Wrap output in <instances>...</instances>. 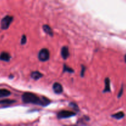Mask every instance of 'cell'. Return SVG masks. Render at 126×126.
Segmentation results:
<instances>
[{"label":"cell","mask_w":126,"mask_h":126,"mask_svg":"<svg viewBox=\"0 0 126 126\" xmlns=\"http://www.w3.org/2000/svg\"><path fill=\"white\" fill-rule=\"evenodd\" d=\"M15 102H16V100H14L4 99L2 100H0V105H9L15 103Z\"/></svg>","instance_id":"obj_11"},{"label":"cell","mask_w":126,"mask_h":126,"mask_svg":"<svg viewBox=\"0 0 126 126\" xmlns=\"http://www.w3.org/2000/svg\"><path fill=\"white\" fill-rule=\"evenodd\" d=\"M63 67V72H69V73H74V70L71 69V68L68 67L66 65H64Z\"/></svg>","instance_id":"obj_14"},{"label":"cell","mask_w":126,"mask_h":126,"mask_svg":"<svg viewBox=\"0 0 126 126\" xmlns=\"http://www.w3.org/2000/svg\"><path fill=\"white\" fill-rule=\"evenodd\" d=\"M123 87H122L121 89V91H120V92H119V94H118V97H121L122 94H123Z\"/></svg>","instance_id":"obj_18"},{"label":"cell","mask_w":126,"mask_h":126,"mask_svg":"<svg viewBox=\"0 0 126 126\" xmlns=\"http://www.w3.org/2000/svg\"><path fill=\"white\" fill-rule=\"evenodd\" d=\"M61 55L62 58L65 60L68 59L69 56H70V52H69V49L67 47L64 46L62 48L61 50Z\"/></svg>","instance_id":"obj_7"},{"label":"cell","mask_w":126,"mask_h":126,"mask_svg":"<svg viewBox=\"0 0 126 126\" xmlns=\"http://www.w3.org/2000/svg\"><path fill=\"white\" fill-rule=\"evenodd\" d=\"M13 16H8V15L4 16L1 19V23H0V27H1V29L4 30H6L8 29L9 26L11 25V23L13 21Z\"/></svg>","instance_id":"obj_2"},{"label":"cell","mask_w":126,"mask_h":126,"mask_svg":"<svg viewBox=\"0 0 126 126\" xmlns=\"http://www.w3.org/2000/svg\"><path fill=\"white\" fill-rule=\"evenodd\" d=\"M11 94V92L6 89H0V98L8 97Z\"/></svg>","instance_id":"obj_10"},{"label":"cell","mask_w":126,"mask_h":126,"mask_svg":"<svg viewBox=\"0 0 126 126\" xmlns=\"http://www.w3.org/2000/svg\"><path fill=\"white\" fill-rule=\"evenodd\" d=\"M105 87L104 90H103V92H110V81L108 78L105 79Z\"/></svg>","instance_id":"obj_12"},{"label":"cell","mask_w":126,"mask_h":126,"mask_svg":"<svg viewBox=\"0 0 126 126\" xmlns=\"http://www.w3.org/2000/svg\"><path fill=\"white\" fill-rule=\"evenodd\" d=\"M27 42V38H26L25 35H23L22 37V39H21V44L23 45L25 44Z\"/></svg>","instance_id":"obj_16"},{"label":"cell","mask_w":126,"mask_h":126,"mask_svg":"<svg viewBox=\"0 0 126 126\" xmlns=\"http://www.w3.org/2000/svg\"><path fill=\"white\" fill-rule=\"evenodd\" d=\"M124 59H125V62H126V55H125V57H124Z\"/></svg>","instance_id":"obj_19"},{"label":"cell","mask_w":126,"mask_h":126,"mask_svg":"<svg viewBox=\"0 0 126 126\" xmlns=\"http://www.w3.org/2000/svg\"><path fill=\"white\" fill-rule=\"evenodd\" d=\"M85 67L84 66H82V70H81V76H84V71H85Z\"/></svg>","instance_id":"obj_17"},{"label":"cell","mask_w":126,"mask_h":126,"mask_svg":"<svg viewBox=\"0 0 126 126\" xmlns=\"http://www.w3.org/2000/svg\"><path fill=\"white\" fill-rule=\"evenodd\" d=\"M70 107H71V108H73V109L75 110V111H79V108H78V105L76 104V103H70Z\"/></svg>","instance_id":"obj_15"},{"label":"cell","mask_w":126,"mask_h":126,"mask_svg":"<svg viewBox=\"0 0 126 126\" xmlns=\"http://www.w3.org/2000/svg\"><path fill=\"white\" fill-rule=\"evenodd\" d=\"M111 116L116 119H122V118H124V113H123V112L121 111V112H119V113H116V114H113Z\"/></svg>","instance_id":"obj_13"},{"label":"cell","mask_w":126,"mask_h":126,"mask_svg":"<svg viewBox=\"0 0 126 126\" xmlns=\"http://www.w3.org/2000/svg\"><path fill=\"white\" fill-rule=\"evenodd\" d=\"M50 57V53L47 49H42L38 54V59L41 62L47 61Z\"/></svg>","instance_id":"obj_3"},{"label":"cell","mask_w":126,"mask_h":126,"mask_svg":"<svg viewBox=\"0 0 126 126\" xmlns=\"http://www.w3.org/2000/svg\"><path fill=\"white\" fill-rule=\"evenodd\" d=\"M11 55L7 52H2L0 54V60H1V61L9 62L11 60Z\"/></svg>","instance_id":"obj_5"},{"label":"cell","mask_w":126,"mask_h":126,"mask_svg":"<svg viewBox=\"0 0 126 126\" xmlns=\"http://www.w3.org/2000/svg\"><path fill=\"white\" fill-rule=\"evenodd\" d=\"M22 100L23 102L25 103L39 105L43 107H46L50 103V100L48 98L44 97L39 98L35 94L31 92H25L22 95Z\"/></svg>","instance_id":"obj_1"},{"label":"cell","mask_w":126,"mask_h":126,"mask_svg":"<svg viewBox=\"0 0 126 126\" xmlns=\"http://www.w3.org/2000/svg\"><path fill=\"white\" fill-rule=\"evenodd\" d=\"M43 28L44 32L46 34H47L48 35L50 36H54V33H53L52 30V28L48 25H44L43 26Z\"/></svg>","instance_id":"obj_8"},{"label":"cell","mask_w":126,"mask_h":126,"mask_svg":"<svg viewBox=\"0 0 126 126\" xmlns=\"http://www.w3.org/2000/svg\"><path fill=\"white\" fill-rule=\"evenodd\" d=\"M43 75L39 71H33L31 73V77L32 79L34 80H38L43 77Z\"/></svg>","instance_id":"obj_9"},{"label":"cell","mask_w":126,"mask_h":126,"mask_svg":"<svg viewBox=\"0 0 126 126\" xmlns=\"http://www.w3.org/2000/svg\"><path fill=\"white\" fill-rule=\"evenodd\" d=\"M53 90H54V92H55V94H57L62 93V86L60 83H59V82H55V83H54V85H53Z\"/></svg>","instance_id":"obj_6"},{"label":"cell","mask_w":126,"mask_h":126,"mask_svg":"<svg viewBox=\"0 0 126 126\" xmlns=\"http://www.w3.org/2000/svg\"><path fill=\"white\" fill-rule=\"evenodd\" d=\"M75 115H76V113L74 112L64 110L59 112L57 114V117L59 119H65V118H70V117H72Z\"/></svg>","instance_id":"obj_4"}]
</instances>
